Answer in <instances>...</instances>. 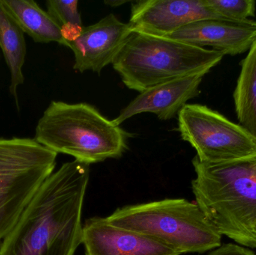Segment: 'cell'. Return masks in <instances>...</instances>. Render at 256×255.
Returning a JSON list of instances; mask_svg holds the SVG:
<instances>
[{"label":"cell","instance_id":"obj_19","mask_svg":"<svg viewBox=\"0 0 256 255\" xmlns=\"http://www.w3.org/2000/svg\"><path fill=\"white\" fill-rule=\"evenodd\" d=\"M128 2H129V1H124V0H108V1H104V4L106 5L110 6V7H120L123 4H127Z\"/></svg>","mask_w":256,"mask_h":255},{"label":"cell","instance_id":"obj_12","mask_svg":"<svg viewBox=\"0 0 256 255\" xmlns=\"http://www.w3.org/2000/svg\"><path fill=\"white\" fill-rule=\"evenodd\" d=\"M204 76L200 74L173 79L148 88L140 93L112 121L120 126L132 117L146 112L154 114L162 121L172 119L189 100L200 95Z\"/></svg>","mask_w":256,"mask_h":255},{"label":"cell","instance_id":"obj_11","mask_svg":"<svg viewBox=\"0 0 256 255\" xmlns=\"http://www.w3.org/2000/svg\"><path fill=\"white\" fill-rule=\"evenodd\" d=\"M192 46L204 48L232 56L248 52L256 40V21L204 19L189 24L165 36Z\"/></svg>","mask_w":256,"mask_h":255},{"label":"cell","instance_id":"obj_6","mask_svg":"<svg viewBox=\"0 0 256 255\" xmlns=\"http://www.w3.org/2000/svg\"><path fill=\"white\" fill-rule=\"evenodd\" d=\"M57 156L34 139L0 138V241L54 173Z\"/></svg>","mask_w":256,"mask_h":255},{"label":"cell","instance_id":"obj_15","mask_svg":"<svg viewBox=\"0 0 256 255\" xmlns=\"http://www.w3.org/2000/svg\"><path fill=\"white\" fill-rule=\"evenodd\" d=\"M234 92L239 124L256 139V40L242 61Z\"/></svg>","mask_w":256,"mask_h":255},{"label":"cell","instance_id":"obj_16","mask_svg":"<svg viewBox=\"0 0 256 255\" xmlns=\"http://www.w3.org/2000/svg\"><path fill=\"white\" fill-rule=\"evenodd\" d=\"M46 4L48 13L61 27L67 46L69 42L79 35L84 27L78 9L79 1L48 0Z\"/></svg>","mask_w":256,"mask_h":255},{"label":"cell","instance_id":"obj_1","mask_svg":"<svg viewBox=\"0 0 256 255\" xmlns=\"http://www.w3.org/2000/svg\"><path fill=\"white\" fill-rule=\"evenodd\" d=\"M90 165L64 163L39 189L0 245V255H74L82 244Z\"/></svg>","mask_w":256,"mask_h":255},{"label":"cell","instance_id":"obj_3","mask_svg":"<svg viewBox=\"0 0 256 255\" xmlns=\"http://www.w3.org/2000/svg\"><path fill=\"white\" fill-rule=\"evenodd\" d=\"M129 133L88 103L52 101L38 122L34 139L57 154L92 164L120 158Z\"/></svg>","mask_w":256,"mask_h":255},{"label":"cell","instance_id":"obj_10","mask_svg":"<svg viewBox=\"0 0 256 255\" xmlns=\"http://www.w3.org/2000/svg\"><path fill=\"white\" fill-rule=\"evenodd\" d=\"M86 255H180L165 244L106 218L90 219L82 230Z\"/></svg>","mask_w":256,"mask_h":255},{"label":"cell","instance_id":"obj_7","mask_svg":"<svg viewBox=\"0 0 256 255\" xmlns=\"http://www.w3.org/2000/svg\"><path fill=\"white\" fill-rule=\"evenodd\" d=\"M178 131L202 162L224 163L256 157V139L246 129L218 111L186 104L179 112Z\"/></svg>","mask_w":256,"mask_h":255},{"label":"cell","instance_id":"obj_5","mask_svg":"<svg viewBox=\"0 0 256 255\" xmlns=\"http://www.w3.org/2000/svg\"><path fill=\"white\" fill-rule=\"evenodd\" d=\"M115 226L147 235L179 254L220 247L222 235L196 202L170 199L116 210L106 217Z\"/></svg>","mask_w":256,"mask_h":255},{"label":"cell","instance_id":"obj_2","mask_svg":"<svg viewBox=\"0 0 256 255\" xmlns=\"http://www.w3.org/2000/svg\"><path fill=\"white\" fill-rule=\"evenodd\" d=\"M192 165L196 201L222 235L256 248V157L224 163Z\"/></svg>","mask_w":256,"mask_h":255},{"label":"cell","instance_id":"obj_9","mask_svg":"<svg viewBox=\"0 0 256 255\" xmlns=\"http://www.w3.org/2000/svg\"><path fill=\"white\" fill-rule=\"evenodd\" d=\"M212 19H226L206 0H140L132 3L129 23L134 31L165 37L192 22Z\"/></svg>","mask_w":256,"mask_h":255},{"label":"cell","instance_id":"obj_14","mask_svg":"<svg viewBox=\"0 0 256 255\" xmlns=\"http://www.w3.org/2000/svg\"><path fill=\"white\" fill-rule=\"evenodd\" d=\"M0 48L10 70V94L20 109L18 89L25 82L24 68L27 49L24 32L0 4Z\"/></svg>","mask_w":256,"mask_h":255},{"label":"cell","instance_id":"obj_8","mask_svg":"<svg viewBox=\"0 0 256 255\" xmlns=\"http://www.w3.org/2000/svg\"><path fill=\"white\" fill-rule=\"evenodd\" d=\"M134 28L114 14H110L97 23L84 26L79 35L68 43L74 54V69L100 73L112 64L123 49Z\"/></svg>","mask_w":256,"mask_h":255},{"label":"cell","instance_id":"obj_18","mask_svg":"<svg viewBox=\"0 0 256 255\" xmlns=\"http://www.w3.org/2000/svg\"><path fill=\"white\" fill-rule=\"evenodd\" d=\"M208 255H256L252 250L234 244H224Z\"/></svg>","mask_w":256,"mask_h":255},{"label":"cell","instance_id":"obj_4","mask_svg":"<svg viewBox=\"0 0 256 255\" xmlns=\"http://www.w3.org/2000/svg\"><path fill=\"white\" fill-rule=\"evenodd\" d=\"M224 57L214 49L134 31L112 66L128 88L141 93L173 79L206 75Z\"/></svg>","mask_w":256,"mask_h":255},{"label":"cell","instance_id":"obj_17","mask_svg":"<svg viewBox=\"0 0 256 255\" xmlns=\"http://www.w3.org/2000/svg\"><path fill=\"white\" fill-rule=\"evenodd\" d=\"M207 4L221 17L228 20H250L256 13L254 0H206Z\"/></svg>","mask_w":256,"mask_h":255},{"label":"cell","instance_id":"obj_13","mask_svg":"<svg viewBox=\"0 0 256 255\" xmlns=\"http://www.w3.org/2000/svg\"><path fill=\"white\" fill-rule=\"evenodd\" d=\"M6 13L36 43L66 46L61 27L33 0H0Z\"/></svg>","mask_w":256,"mask_h":255}]
</instances>
